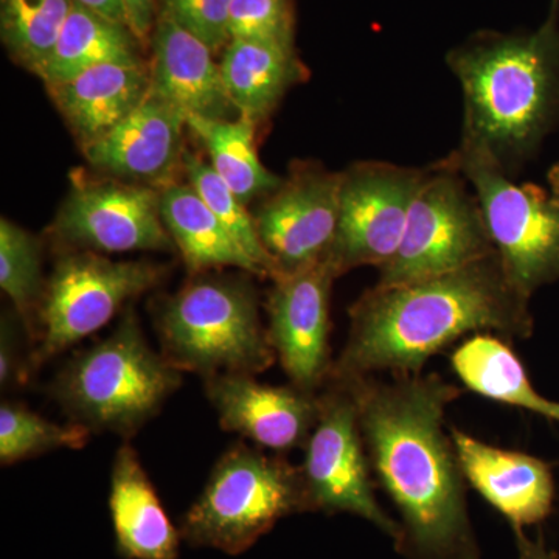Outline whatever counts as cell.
<instances>
[{"instance_id":"cell-1","label":"cell","mask_w":559,"mask_h":559,"mask_svg":"<svg viewBox=\"0 0 559 559\" xmlns=\"http://www.w3.org/2000/svg\"><path fill=\"white\" fill-rule=\"evenodd\" d=\"M336 380V378H334ZM347 381L371 473L400 514L407 559H481L447 409L462 390L439 374Z\"/></svg>"},{"instance_id":"cell-2","label":"cell","mask_w":559,"mask_h":559,"mask_svg":"<svg viewBox=\"0 0 559 559\" xmlns=\"http://www.w3.org/2000/svg\"><path fill=\"white\" fill-rule=\"evenodd\" d=\"M348 316V340L330 373L336 380L419 374L432 356L469 334L528 340L535 326L530 297L496 252L436 277L374 285Z\"/></svg>"},{"instance_id":"cell-3","label":"cell","mask_w":559,"mask_h":559,"mask_svg":"<svg viewBox=\"0 0 559 559\" xmlns=\"http://www.w3.org/2000/svg\"><path fill=\"white\" fill-rule=\"evenodd\" d=\"M559 0L528 35L481 32L448 53L465 100L463 139L503 168L525 159L559 110Z\"/></svg>"},{"instance_id":"cell-4","label":"cell","mask_w":559,"mask_h":559,"mask_svg":"<svg viewBox=\"0 0 559 559\" xmlns=\"http://www.w3.org/2000/svg\"><path fill=\"white\" fill-rule=\"evenodd\" d=\"M180 382L182 371L150 347L134 312H128L108 340L70 360L53 395L80 425L132 436Z\"/></svg>"},{"instance_id":"cell-5","label":"cell","mask_w":559,"mask_h":559,"mask_svg":"<svg viewBox=\"0 0 559 559\" xmlns=\"http://www.w3.org/2000/svg\"><path fill=\"white\" fill-rule=\"evenodd\" d=\"M162 356L179 371L207 378L257 374L275 356L260 320L257 294L238 280L201 278L183 286L157 319Z\"/></svg>"},{"instance_id":"cell-6","label":"cell","mask_w":559,"mask_h":559,"mask_svg":"<svg viewBox=\"0 0 559 559\" xmlns=\"http://www.w3.org/2000/svg\"><path fill=\"white\" fill-rule=\"evenodd\" d=\"M305 511L311 509L300 466L238 443L218 460L179 532L190 546L235 557L278 521Z\"/></svg>"},{"instance_id":"cell-7","label":"cell","mask_w":559,"mask_h":559,"mask_svg":"<svg viewBox=\"0 0 559 559\" xmlns=\"http://www.w3.org/2000/svg\"><path fill=\"white\" fill-rule=\"evenodd\" d=\"M479 200L503 270L524 296L559 280V198L516 183L479 143L462 139L448 157Z\"/></svg>"},{"instance_id":"cell-8","label":"cell","mask_w":559,"mask_h":559,"mask_svg":"<svg viewBox=\"0 0 559 559\" xmlns=\"http://www.w3.org/2000/svg\"><path fill=\"white\" fill-rule=\"evenodd\" d=\"M479 200L444 159L429 168L412 202L403 240L377 285H403L462 270L495 253Z\"/></svg>"},{"instance_id":"cell-9","label":"cell","mask_w":559,"mask_h":559,"mask_svg":"<svg viewBox=\"0 0 559 559\" xmlns=\"http://www.w3.org/2000/svg\"><path fill=\"white\" fill-rule=\"evenodd\" d=\"M319 396L318 421L305 443L300 465L311 511L358 516L396 546L400 524L378 502L352 388L347 381L330 378Z\"/></svg>"},{"instance_id":"cell-10","label":"cell","mask_w":559,"mask_h":559,"mask_svg":"<svg viewBox=\"0 0 559 559\" xmlns=\"http://www.w3.org/2000/svg\"><path fill=\"white\" fill-rule=\"evenodd\" d=\"M162 275V267L145 261H114L91 250L62 257L40 297V342L33 366L97 333Z\"/></svg>"},{"instance_id":"cell-11","label":"cell","mask_w":559,"mask_h":559,"mask_svg":"<svg viewBox=\"0 0 559 559\" xmlns=\"http://www.w3.org/2000/svg\"><path fill=\"white\" fill-rule=\"evenodd\" d=\"M428 173L389 162H359L342 173L340 221L325 257L337 275L360 266L381 270L393 259Z\"/></svg>"},{"instance_id":"cell-12","label":"cell","mask_w":559,"mask_h":559,"mask_svg":"<svg viewBox=\"0 0 559 559\" xmlns=\"http://www.w3.org/2000/svg\"><path fill=\"white\" fill-rule=\"evenodd\" d=\"M342 173L297 164L255 216L257 231L280 274L325 259L340 221Z\"/></svg>"},{"instance_id":"cell-13","label":"cell","mask_w":559,"mask_h":559,"mask_svg":"<svg viewBox=\"0 0 559 559\" xmlns=\"http://www.w3.org/2000/svg\"><path fill=\"white\" fill-rule=\"evenodd\" d=\"M340 277L325 259L274 278L267 300L271 347L274 348L290 384L320 392L329 381L330 296Z\"/></svg>"},{"instance_id":"cell-14","label":"cell","mask_w":559,"mask_h":559,"mask_svg":"<svg viewBox=\"0 0 559 559\" xmlns=\"http://www.w3.org/2000/svg\"><path fill=\"white\" fill-rule=\"evenodd\" d=\"M55 234L95 252L175 248L160 215V194L119 182L80 183L55 221Z\"/></svg>"},{"instance_id":"cell-15","label":"cell","mask_w":559,"mask_h":559,"mask_svg":"<svg viewBox=\"0 0 559 559\" xmlns=\"http://www.w3.org/2000/svg\"><path fill=\"white\" fill-rule=\"evenodd\" d=\"M205 393L223 429L280 454L305 447L319 417L320 392L261 384L252 374L207 378Z\"/></svg>"},{"instance_id":"cell-16","label":"cell","mask_w":559,"mask_h":559,"mask_svg":"<svg viewBox=\"0 0 559 559\" xmlns=\"http://www.w3.org/2000/svg\"><path fill=\"white\" fill-rule=\"evenodd\" d=\"M466 484L502 514L511 528L543 524L554 511V473L549 463L527 452L503 450L463 430L450 429Z\"/></svg>"},{"instance_id":"cell-17","label":"cell","mask_w":559,"mask_h":559,"mask_svg":"<svg viewBox=\"0 0 559 559\" xmlns=\"http://www.w3.org/2000/svg\"><path fill=\"white\" fill-rule=\"evenodd\" d=\"M150 69V94L183 116L230 120L235 106L221 66L200 39L164 14L157 25Z\"/></svg>"},{"instance_id":"cell-18","label":"cell","mask_w":559,"mask_h":559,"mask_svg":"<svg viewBox=\"0 0 559 559\" xmlns=\"http://www.w3.org/2000/svg\"><path fill=\"white\" fill-rule=\"evenodd\" d=\"M187 117L168 103L148 95L112 131L84 145V156L98 170L123 179H167L182 153Z\"/></svg>"},{"instance_id":"cell-19","label":"cell","mask_w":559,"mask_h":559,"mask_svg":"<svg viewBox=\"0 0 559 559\" xmlns=\"http://www.w3.org/2000/svg\"><path fill=\"white\" fill-rule=\"evenodd\" d=\"M110 521L123 559H176L182 538L130 444L117 451L110 474Z\"/></svg>"},{"instance_id":"cell-20","label":"cell","mask_w":559,"mask_h":559,"mask_svg":"<svg viewBox=\"0 0 559 559\" xmlns=\"http://www.w3.org/2000/svg\"><path fill=\"white\" fill-rule=\"evenodd\" d=\"M150 83V70L142 62H109L47 90L84 146L131 116L148 97Z\"/></svg>"},{"instance_id":"cell-21","label":"cell","mask_w":559,"mask_h":559,"mask_svg":"<svg viewBox=\"0 0 559 559\" xmlns=\"http://www.w3.org/2000/svg\"><path fill=\"white\" fill-rule=\"evenodd\" d=\"M224 84L238 116L259 124L290 87L307 79L294 47L231 39L219 62Z\"/></svg>"},{"instance_id":"cell-22","label":"cell","mask_w":559,"mask_h":559,"mask_svg":"<svg viewBox=\"0 0 559 559\" xmlns=\"http://www.w3.org/2000/svg\"><path fill=\"white\" fill-rule=\"evenodd\" d=\"M451 367L460 382L476 395L559 423V403L536 392L506 337L471 334L451 353Z\"/></svg>"},{"instance_id":"cell-23","label":"cell","mask_w":559,"mask_h":559,"mask_svg":"<svg viewBox=\"0 0 559 559\" xmlns=\"http://www.w3.org/2000/svg\"><path fill=\"white\" fill-rule=\"evenodd\" d=\"M160 215L190 272L238 267L266 277L260 264L216 218L190 183H171L162 191Z\"/></svg>"},{"instance_id":"cell-24","label":"cell","mask_w":559,"mask_h":559,"mask_svg":"<svg viewBox=\"0 0 559 559\" xmlns=\"http://www.w3.org/2000/svg\"><path fill=\"white\" fill-rule=\"evenodd\" d=\"M135 40L138 38L127 25L106 20L87 7L73 2L57 46L35 75L50 87L109 62L138 64Z\"/></svg>"},{"instance_id":"cell-25","label":"cell","mask_w":559,"mask_h":559,"mask_svg":"<svg viewBox=\"0 0 559 559\" xmlns=\"http://www.w3.org/2000/svg\"><path fill=\"white\" fill-rule=\"evenodd\" d=\"M187 127L204 143L210 165L242 204L261 194L270 197L282 186L283 179L261 164L255 145L257 124L252 120L242 116L237 120L189 116Z\"/></svg>"},{"instance_id":"cell-26","label":"cell","mask_w":559,"mask_h":559,"mask_svg":"<svg viewBox=\"0 0 559 559\" xmlns=\"http://www.w3.org/2000/svg\"><path fill=\"white\" fill-rule=\"evenodd\" d=\"M75 0H0L2 40L33 73L57 46Z\"/></svg>"},{"instance_id":"cell-27","label":"cell","mask_w":559,"mask_h":559,"mask_svg":"<svg viewBox=\"0 0 559 559\" xmlns=\"http://www.w3.org/2000/svg\"><path fill=\"white\" fill-rule=\"evenodd\" d=\"M91 429L80 423L57 425L22 406H0V462L2 465L46 454L55 450H81L90 441Z\"/></svg>"},{"instance_id":"cell-28","label":"cell","mask_w":559,"mask_h":559,"mask_svg":"<svg viewBox=\"0 0 559 559\" xmlns=\"http://www.w3.org/2000/svg\"><path fill=\"white\" fill-rule=\"evenodd\" d=\"M182 164L187 176H189L190 186L200 194L205 205L215 213L216 218L237 238L246 252L260 264L266 277H277V266L261 245L255 218L249 215L240 198L219 178L212 165L205 164L194 154L183 153Z\"/></svg>"},{"instance_id":"cell-29","label":"cell","mask_w":559,"mask_h":559,"mask_svg":"<svg viewBox=\"0 0 559 559\" xmlns=\"http://www.w3.org/2000/svg\"><path fill=\"white\" fill-rule=\"evenodd\" d=\"M0 288L31 330L33 308L43 290L40 249L35 237L5 218L0 221Z\"/></svg>"},{"instance_id":"cell-30","label":"cell","mask_w":559,"mask_h":559,"mask_svg":"<svg viewBox=\"0 0 559 559\" xmlns=\"http://www.w3.org/2000/svg\"><path fill=\"white\" fill-rule=\"evenodd\" d=\"M293 0H234L230 9L231 39L294 47Z\"/></svg>"},{"instance_id":"cell-31","label":"cell","mask_w":559,"mask_h":559,"mask_svg":"<svg viewBox=\"0 0 559 559\" xmlns=\"http://www.w3.org/2000/svg\"><path fill=\"white\" fill-rule=\"evenodd\" d=\"M234 0H165V13L213 53L229 46Z\"/></svg>"},{"instance_id":"cell-32","label":"cell","mask_w":559,"mask_h":559,"mask_svg":"<svg viewBox=\"0 0 559 559\" xmlns=\"http://www.w3.org/2000/svg\"><path fill=\"white\" fill-rule=\"evenodd\" d=\"M20 344L16 341V331L11 326L10 320H3L0 333V384L10 388L13 382L20 381L24 373L20 369Z\"/></svg>"},{"instance_id":"cell-33","label":"cell","mask_w":559,"mask_h":559,"mask_svg":"<svg viewBox=\"0 0 559 559\" xmlns=\"http://www.w3.org/2000/svg\"><path fill=\"white\" fill-rule=\"evenodd\" d=\"M127 10L128 27L135 38L142 40L148 36L153 24V0H121Z\"/></svg>"},{"instance_id":"cell-34","label":"cell","mask_w":559,"mask_h":559,"mask_svg":"<svg viewBox=\"0 0 559 559\" xmlns=\"http://www.w3.org/2000/svg\"><path fill=\"white\" fill-rule=\"evenodd\" d=\"M516 539L518 559H559L558 555L547 549L543 536L538 539H530L525 530H513Z\"/></svg>"},{"instance_id":"cell-35","label":"cell","mask_w":559,"mask_h":559,"mask_svg":"<svg viewBox=\"0 0 559 559\" xmlns=\"http://www.w3.org/2000/svg\"><path fill=\"white\" fill-rule=\"evenodd\" d=\"M75 2L102 14L106 20L119 22V24L128 27L127 10H124L121 0H75Z\"/></svg>"},{"instance_id":"cell-36","label":"cell","mask_w":559,"mask_h":559,"mask_svg":"<svg viewBox=\"0 0 559 559\" xmlns=\"http://www.w3.org/2000/svg\"><path fill=\"white\" fill-rule=\"evenodd\" d=\"M551 193L559 198V164L555 165L549 173Z\"/></svg>"}]
</instances>
